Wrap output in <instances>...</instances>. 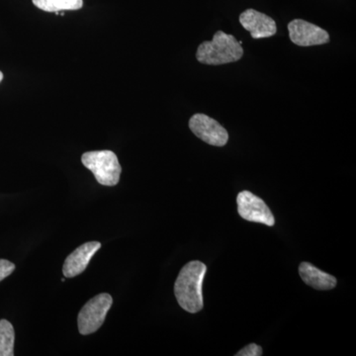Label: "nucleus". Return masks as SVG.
I'll use <instances>...</instances> for the list:
<instances>
[{
  "label": "nucleus",
  "instance_id": "6e6552de",
  "mask_svg": "<svg viewBox=\"0 0 356 356\" xmlns=\"http://www.w3.org/2000/svg\"><path fill=\"white\" fill-rule=\"evenodd\" d=\"M240 23L254 39L268 38L277 32L275 21L254 9L243 11L240 15Z\"/></svg>",
  "mask_w": 356,
  "mask_h": 356
},
{
  "label": "nucleus",
  "instance_id": "9b49d317",
  "mask_svg": "<svg viewBox=\"0 0 356 356\" xmlns=\"http://www.w3.org/2000/svg\"><path fill=\"white\" fill-rule=\"evenodd\" d=\"M33 4L46 13H60L83 8V0H32Z\"/></svg>",
  "mask_w": 356,
  "mask_h": 356
},
{
  "label": "nucleus",
  "instance_id": "7ed1b4c3",
  "mask_svg": "<svg viewBox=\"0 0 356 356\" xmlns=\"http://www.w3.org/2000/svg\"><path fill=\"white\" fill-rule=\"evenodd\" d=\"M81 161L93 173L98 184L104 186H115L118 184L122 168L113 152H88L81 156Z\"/></svg>",
  "mask_w": 356,
  "mask_h": 356
},
{
  "label": "nucleus",
  "instance_id": "20e7f679",
  "mask_svg": "<svg viewBox=\"0 0 356 356\" xmlns=\"http://www.w3.org/2000/svg\"><path fill=\"white\" fill-rule=\"evenodd\" d=\"M112 303H113V299L111 295L107 293H102L95 298L89 300L79 312V318H77L79 334L88 336L98 331L104 323Z\"/></svg>",
  "mask_w": 356,
  "mask_h": 356
},
{
  "label": "nucleus",
  "instance_id": "39448f33",
  "mask_svg": "<svg viewBox=\"0 0 356 356\" xmlns=\"http://www.w3.org/2000/svg\"><path fill=\"white\" fill-rule=\"evenodd\" d=\"M238 212L243 219L273 227L275 219L268 206L261 198L250 191H242L236 197Z\"/></svg>",
  "mask_w": 356,
  "mask_h": 356
},
{
  "label": "nucleus",
  "instance_id": "2eb2a0df",
  "mask_svg": "<svg viewBox=\"0 0 356 356\" xmlns=\"http://www.w3.org/2000/svg\"><path fill=\"white\" fill-rule=\"evenodd\" d=\"M2 79H3V74H2L1 72H0V83H1Z\"/></svg>",
  "mask_w": 356,
  "mask_h": 356
},
{
  "label": "nucleus",
  "instance_id": "ddd939ff",
  "mask_svg": "<svg viewBox=\"0 0 356 356\" xmlns=\"http://www.w3.org/2000/svg\"><path fill=\"white\" fill-rule=\"evenodd\" d=\"M15 270V264L13 262L0 259V281L6 280L11 273Z\"/></svg>",
  "mask_w": 356,
  "mask_h": 356
},
{
  "label": "nucleus",
  "instance_id": "f03ea898",
  "mask_svg": "<svg viewBox=\"0 0 356 356\" xmlns=\"http://www.w3.org/2000/svg\"><path fill=\"white\" fill-rule=\"evenodd\" d=\"M243 55L242 44L233 35L218 31L211 41L198 47L196 58L201 64L220 65L238 62Z\"/></svg>",
  "mask_w": 356,
  "mask_h": 356
},
{
  "label": "nucleus",
  "instance_id": "9d476101",
  "mask_svg": "<svg viewBox=\"0 0 356 356\" xmlns=\"http://www.w3.org/2000/svg\"><path fill=\"white\" fill-rule=\"evenodd\" d=\"M302 280L309 286L317 290H332L337 286V278L331 274L320 270L309 262H302L299 266Z\"/></svg>",
  "mask_w": 356,
  "mask_h": 356
},
{
  "label": "nucleus",
  "instance_id": "f8f14e48",
  "mask_svg": "<svg viewBox=\"0 0 356 356\" xmlns=\"http://www.w3.org/2000/svg\"><path fill=\"white\" fill-rule=\"evenodd\" d=\"M15 332L13 325L6 320H0V356L14 355Z\"/></svg>",
  "mask_w": 356,
  "mask_h": 356
},
{
  "label": "nucleus",
  "instance_id": "0eeeda50",
  "mask_svg": "<svg viewBox=\"0 0 356 356\" xmlns=\"http://www.w3.org/2000/svg\"><path fill=\"white\" fill-rule=\"evenodd\" d=\"M290 40L300 47L318 46L329 43V33L315 24L302 19L292 20L288 24Z\"/></svg>",
  "mask_w": 356,
  "mask_h": 356
},
{
  "label": "nucleus",
  "instance_id": "423d86ee",
  "mask_svg": "<svg viewBox=\"0 0 356 356\" xmlns=\"http://www.w3.org/2000/svg\"><path fill=\"white\" fill-rule=\"evenodd\" d=\"M192 133L211 146L224 147L228 143L229 134L221 124L205 114H195L189 120Z\"/></svg>",
  "mask_w": 356,
  "mask_h": 356
},
{
  "label": "nucleus",
  "instance_id": "1a4fd4ad",
  "mask_svg": "<svg viewBox=\"0 0 356 356\" xmlns=\"http://www.w3.org/2000/svg\"><path fill=\"white\" fill-rule=\"evenodd\" d=\"M102 248L99 242H88L76 248L65 259L63 273L65 278H72L86 270L93 255Z\"/></svg>",
  "mask_w": 356,
  "mask_h": 356
},
{
  "label": "nucleus",
  "instance_id": "f257e3e1",
  "mask_svg": "<svg viewBox=\"0 0 356 356\" xmlns=\"http://www.w3.org/2000/svg\"><path fill=\"white\" fill-rule=\"evenodd\" d=\"M207 267L201 261L185 264L178 274L175 294L178 304L188 313L195 314L203 309L202 285Z\"/></svg>",
  "mask_w": 356,
  "mask_h": 356
},
{
  "label": "nucleus",
  "instance_id": "4468645a",
  "mask_svg": "<svg viewBox=\"0 0 356 356\" xmlns=\"http://www.w3.org/2000/svg\"><path fill=\"white\" fill-rule=\"evenodd\" d=\"M236 356H261L262 355L261 346L255 343H250L243 348L242 350L238 351Z\"/></svg>",
  "mask_w": 356,
  "mask_h": 356
}]
</instances>
